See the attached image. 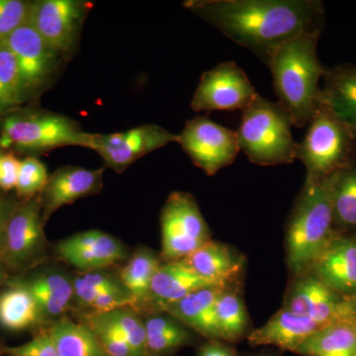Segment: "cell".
Listing matches in <instances>:
<instances>
[{
    "label": "cell",
    "instance_id": "obj_13",
    "mask_svg": "<svg viewBox=\"0 0 356 356\" xmlns=\"http://www.w3.org/2000/svg\"><path fill=\"white\" fill-rule=\"evenodd\" d=\"M283 307L323 327L356 323V298L339 294L311 273L295 278Z\"/></svg>",
    "mask_w": 356,
    "mask_h": 356
},
{
    "label": "cell",
    "instance_id": "obj_22",
    "mask_svg": "<svg viewBox=\"0 0 356 356\" xmlns=\"http://www.w3.org/2000/svg\"><path fill=\"white\" fill-rule=\"evenodd\" d=\"M226 288L217 285L199 288L179 301L166 307L163 312L206 339H220L215 320V304Z\"/></svg>",
    "mask_w": 356,
    "mask_h": 356
},
{
    "label": "cell",
    "instance_id": "obj_20",
    "mask_svg": "<svg viewBox=\"0 0 356 356\" xmlns=\"http://www.w3.org/2000/svg\"><path fill=\"white\" fill-rule=\"evenodd\" d=\"M322 329V325L310 318L282 307L262 327L250 332L247 337L252 346H273L295 353L309 337Z\"/></svg>",
    "mask_w": 356,
    "mask_h": 356
},
{
    "label": "cell",
    "instance_id": "obj_2",
    "mask_svg": "<svg viewBox=\"0 0 356 356\" xmlns=\"http://www.w3.org/2000/svg\"><path fill=\"white\" fill-rule=\"evenodd\" d=\"M321 34L299 35L278 47L267 60L277 103L297 128L308 125L322 98L327 67L318 56Z\"/></svg>",
    "mask_w": 356,
    "mask_h": 356
},
{
    "label": "cell",
    "instance_id": "obj_15",
    "mask_svg": "<svg viewBox=\"0 0 356 356\" xmlns=\"http://www.w3.org/2000/svg\"><path fill=\"white\" fill-rule=\"evenodd\" d=\"M58 261L77 273L104 270L127 261L128 248L118 238L100 229H89L60 241L55 248Z\"/></svg>",
    "mask_w": 356,
    "mask_h": 356
},
{
    "label": "cell",
    "instance_id": "obj_8",
    "mask_svg": "<svg viewBox=\"0 0 356 356\" xmlns=\"http://www.w3.org/2000/svg\"><path fill=\"white\" fill-rule=\"evenodd\" d=\"M161 228L163 262L186 259L212 240L197 201L188 192L168 196L161 212Z\"/></svg>",
    "mask_w": 356,
    "mask_h": 356
},
{
    "label": "cell",
    "instance_id": "obj_23",
    "mask_svg": "<svg viewBox=\"0 0 356 356\" xmlns=\"http://www.w3.org/2000/svg\"><path fill=\"white\" fill-rule=\"evenodd\" d=\"M142 314L146 329L149 356H175L178 351L194 346L200 337L191 327L163 311Z\"/></svg>",
    "mask_w": 356,
    "mask_h": 356
},
{
    "label": "cell",
    "instance_id": "obj_35",
    "mask_svg": "<svg viewBox=\"0 0 356 356\" xmlns=\"http://www.w3.org/2000/svg\"><path fill=\"white\" fill-rule=\"evenodd\" d=\"M76 318L92 330L107 355L136 356L123 337L100 316H79Z\"/></svg>",
    "mask_w": 356,
    "mask_h": 356
},
{
    "label": "cell",
    "instance_id": "obj_3",
    "mask_svg": "<svg viewBox=\"0 0 356 356\" xmlns=\"http://www.w3.org/2000/svg\"><path fill=\"white\" fill-rule=\"evenodd\" d=\"M337 173L320 180L306 178L293 208L287 225L286 252L294 278L308 273L334 238L332 195Z\"/></svg>",
    "mask_w": 356,
    "mask_h": 356
},
{
    "label": "cell",
    "instance_id": "obj_7",
    "mask_svg": "<svg viewBox=\"0 0 356 356\" xmlns=\"http://www.w3.org/2000/svg\"><path fill=\"white\" fill-rule=\"evenodd\" d=\"M44 225L39 196L18 201L7 224L0 250V261L13 277L47 261L49 243Z\"/></svg>",
    "mask_w": 356,
    "mask_h": 356
},
{
    "label": "cell",
    "instance_id": "obj_37",
    "mask_svg": "<svg viewBox=\"0 0 356 356\" xmlns=\"http://www.w3.org/2000/svg\"><path fill=\"white\" fill-rule=\"evenodd\" d=\"M3 353L8 356H58L48 327L34 332L27 343L16 346H6Z\"/></svg>",
    "mask_w": 356,
    "mask_h": 356
},
{
    "label": "cell",
    "instance_id": "obj_41",
    "mask_svg": "<svg viewBox=\"0 0 356 356\" xmlns=\"http://www.w3.org/2000/svg\"><path fill=\"white\" fill-rule=\"evenodd\" d=\"M11 277H13V275L9 273L7 267L4 266L3 262L0 261V288L6 286Z\"/></svg>",
    "mask_w": 356,
    "mask_h": 356
},
{
    "label": "cell",
    "instance_id": "obj_45",
    "mask_svg": "<svg viewBox=\"0 0 356 356\" xmlns=\"http://www.w3.org/2000/svg\"><path fill=\"white\" fill-rule=\"evenodd\" d=\"M2 356H8V355H4V353H3V355H2Z\"/></svg>",
    "mask_w": 356,
    "mask_h": 356
},
{
    "label": "cell",
    "instance_id": "obj_1",
    "mask_svg": "<svg viewBox=\"0 0 356 356\" xmlns=\"http://www.w3.org/2000/svg\"><path fill=\"white\" fill-rule=\"evenodd\" d=\"M184 6L266 65L281 44L325 25L320 0H187Z\"/></svg>",
    "mask_w": 356,
    "mask_h": 356
},
{
    "label": "cell",
    "instance_id": "obj_14",
    "mask_svg": "<svg viewBox=\"0 0 356 356\" xmlns=\"http://www.w3.org/2000/svg\"><path fill=\"white\" fill-rule=\"evenodd\" d=\"M177 140L178 135L161 126L143 124L123 132L95 134L91 149L102 156L106 168L122 173L138 159Z\"/></svg>",
    "mask_w": 356,
    "mask_h": 356
},
{
    "label": "cell",
    "instance_id": "obj_10",
    "mask_svg": "<svg viewBox=\"0 0 356 356\" xmlns=\"http://www.w3.org/2000/svg\"><path fill=\"white\" fill-rule=\"evenodd\" d=\"M92 4L86 0H35L28 23L65 62L76 53Z\"/></svg>",
    "mask_w": 356,
    "mask_h": 356
},
{
    "label": "cell",
    "instance_id": "obj_6",
    "mask_svg": "<svg viewBox=\"0 0 356 356\" xmlns=\"http://www.w3.org/2000/svg\"><path fill=\"white\" fill-rule=\"evenodd\" d=\"M308 125L297 144L296 159L306 166L308 179L332 177L356 156L355 136L322 98Z\"/></svg>",
    "mask_w": 356,
    "mask_h": 356
},
{
    "label": "cell",
    "instance_id": "obj_40",
    "mask_svg": "<svg viewBox=\"0 0 356 356\" xmlns=\"http://www.w3.org/2000/svg\"><path fill=\"white\" fill-rule=\"evenodd\" d=\"M16 196H10L8 194H0V250L3 242L4 234L9 219L13 215L14 209L18 203Z\"/></svg>",
    "mask_w": 356,
    "mask_h": 356
},
{
    "label": "cell",
    "instance_id": "obj_38",
    "mask_svg": "<svg viewBox=\"0 0 356 356\" xmlns=\"http://www.w3.org/2000/svg\"><path fill=\"white\" fill-rule=\"evenodd\" d=\"M21 159L10 152H1L0 154V192L8 194L15 191L19 175Z\"/></svg>",
    "mask_w": 356,
    "mask_h": 356
},
{
    "label": "cell",
    "instance_id": "obj_39",
    "mask_svg": "<svg viewBox=\"0 0 356 356\" xmlns=\"http://www.w3.org/2000/svg\"><path fill=\"white\" fill-rule=\"evenodd\" d=\"M196 356H238V351L231 343L220 339H206L198 346Z\"/></svg>",
    "mask_w": 356,
    "mask_h": 356
},
{
    "label": "cell",
    "instance_id": "obj_17",
    "mask_svg": "<svg viewBox=\"0 0 356 356\" xmlns=\"http://www.w3.org/2000/svg\"><path fill=\"white\" fill-rule=\"evenodd\" d=\"M104 170L105 168L88 170L65 165L49 175L46 186L39 196L44 224L60 208L100 193Z\"/></svg>",
    "mask_w": 356,
    "mask_h": 356
},
{
    "label": "cell",
    "instance_id": "obj_43",
    "mask_svg": "<svg viewBox=\"0 0 356 356\" xmlns=\"http://www.w3.org/2000/svg\"><path fill=\"white\" fill-rule=\"evenodd\" d=\"M6 346H4L3 343H1V341H0V356H2L3 355V350H4V348H6Z\"/></svg>",
    "mask_w": 356,
    "mask_h": 356
},
{
    "label": "cell",
    "instance_id": "obj_4",
    "mask_svg": "<svg viewBox=\"0 0 356 356\" xmlns=\"http://www.w3.org/2000/svg\"><path fill=\"white\" fill-rule=\"evenodd\" d=\"M95 134L86 132L67 115L22 106L0 120V149L35 156L65 147H92Z\"/></svg>",
    "mask_w": 356,
    "mask_h": 356
},
{
    "label": "cell",
    "instance_id": "obj_21",
    "mask_svg": "<svg viewBox=\"0 0 356 356\" xmlns=\"http://www.w3.org/2000/svg\"><path fill=\"white\" fill-rule=\"evenodd\" d=\"M194 273L208 283L229 287L238 280L245 259L225 243L211 240L185 259Z\"/></svg>",
    "mask_w": 356,
    "mask_h": 356
},
{
    "label": "cell",
    "instance_id": "obj_19",
    "mask_svg": "<svg viewBox=\"0 0 356 356\" xmlns=\"http://www.w3.org/2000/svg\"><path fill=\"white\" fill-rule=\"evenodd\" d=\"M205 286L212 284L199 277L185 259L163 262L152 280L147 305L142 313L163 311L189 293Z\"/></svg>",
    "mask_w": 356,
    "mask_h": 356
},
{
    "label": "cell",
    "instance_id": "obj_31",
    "mask_svg": "<svg viewBox=\"0 0 356 356\" xmlns=\"http://www.w3.org/2000/svg\"><path fill=\"white\" fill-rule=\"evenodd\" d=\"M118 275H112L106 269L104 270L77 273L74 276V302L72 312L79 315L88 308V306L100 295L107 292L124 291ZM127 291V290H126Z\"/></svg>",
    "mask_w": 356,
    "mask_h": 356
},
{
    "label": "cell",
    "instance_id": "obj_24",
    "mask_svg": "<svg viewBox=\"0 0 356 356\" xmlns=\"http://www.w3.org/2000/svg\"><path fill=\"white\" fill-rule=\"evenodd\" d=\"M0 327L9 332L33 334L47 327L31 293L13 277L0 288Z\"/></svg>",
    "mask_w": 356,
    "mask_h": 356
},
{
    "label": "cell",
    "instance_id": "obj_28",
    "mask_svg": "<svg viewBox=\"0 0 356 356\" xmlns=\"http://www.w3.org/2000/svg\"><path fill=\"white\" fill-rule=\"evenodd\" d=\"M301 356H356V323H339L312 334L297 348Z\"/></svg>",
    "mask_w": 356,
    "mask_h": 356
},
{
    "label": "cell",
    "instance_id": "obj_9",
    "mask_svg": "<svg viewBox=\"0 0 356 356\" xmlns=\"http://www.w3.org/2000/svg\"><path fill=\"white\" fill-rule=\"evenodd\" d=\"M17 64L24 106H37L41 96L55 83L65 60L29 23L6 40Z\"/></svg>",
    "mask_w": 356,
    "mask_h": 356
},
{
    "label": "cell",
    "instance_id": "obj_36",
    "mask_svg": "<svg viewBox=\"0 0 356 356\" xmlns=\"http://www.w3.org/2000/svg\"><path fill=\"white\" fill-rule=\"evenodd\" d=\"M31 6L32 1L27 0H0V42L27 24Z\"/></svg>",
    "mask_w": 356,
    "mask_h": 356
},
{
    "label": "cell",
    "instance_id": "obj_12",
    "mask_svg": "<svg viewBox=\"0 0 356 356\" xmlns=\"http://www.w3.org/2000/svg\"><path fill=\"white\" fill-rule=\"evenodd\" d=\"M259 96L247 74L228 60L203 72L191 107L195 112L243 111Z\"/></svg>",
    "mask_w": 356,
    "mask_h": 356
},
{
    "label": "cell",
    "instance_id": "obj_32",
    "mask_svg": "<svg viewBox=\"0 0 356 356\" xmlns=\"http://www.w3.org/2000/svg\"><path fill=\"white\" fill-rule=\"evenodd\" d=\"M22 106L24 103L15 57L6 42H0V120Z\"/></svg>",
    "mask_w": 356,
    "mask_h": 356
},
{
    "label": "cell",
    "instance_id": "obj_18",
    "mask_svg": "<svg viewBox=\"0 0 356 356\" xmlns=\"http://www.w3.org/2000/svg\"><path fill=\"white\" fill-rule=\"evenodd\" d=\"M309 273L339 294L356 298V238L334 236Z\"/></svg>",
    "mask_w": 356,
    "mask_h": 356
},
{
    "label": "cell",
    "instance_id": "obj_5",
    "mask_svg": "<svg viewBox=\"0 0 356 356\" xmlns=\"http://www.w3.org/2000/svg\"><path fill=\"white\" fill-rule=\"evenodd\" d=\"M292 122L277 102L259 95L242 111L236 131L241 152L261 166L290 165L296 161Z\"/></svg>",
    "mask_w": 356,
    "mask_h": 356
},
{
    "label": "cell",
    "instance_id": "obj_16",
    "mask_svg": "<svg viewBox=\"0 0 356 356\" xmlns=\"http://www.w3.org/2000/svg\"><path fill=\"white\" fill-rule=\"evenodd\" d=\"M74 276L62 267L46 262L13 280L23 285L34 297L47 327L72 312Z\"/></svg>",
    "mask_w": 356,
    "mask_h": 356
},
{
    "label": "cell",
    "instance_id": "obj_34",
    "mask_svg": "<svg viewBox=\"0 0 356 356\" xmlns=\"http://www.w3.org/2000/svg\"><path fill=\"white\" fill-rule=\"evenodd\" d=\"M49 175L46 166L38 158L26 156L21 159L15 196L18 200H29L41 195Z\"/></svg>",
    "mask_w": 356,
    "mask_h": 356
},
{
    "label": "cell",
    "instance_id": "obj_42",
    "mask_svg": "<svg viewBox=\"0 0 356 356\" xmlns=\"http://www.w3.org/2000/svg\"><path fill=\"white\" fill-rule=\"evenodd\" d=\"M254 356H280L278 355H276V353H261V355H257Z\"/></svg>",
    "mask_w": 356,
    "mask_h": 356
},
{
    "label": "cell",
    "instance_id": "obj_29",
    "mask_svg": "<svg viewBox=\"0 0 356 356\" xmlns=\"http://www.w3.org/2000/svg\"><path fill=\"white\" fill-rule=\"evenodd\" d=\"M215 320L220 339L226 343H238L250 334V320L242 297L231 287L222 290L218 297Z\"/></svg>",
    "mask_w": 356,
    "mask_h": 356
},
{
    "label": "cell",
    "instance_id": "obj_30",
    "mask_svg": "<svg viewBox=\"0 0 356 356\" xmlns=\"http://www.w3.org/2000/svg\"><path fill=\"white\" fill-rule=\"evenodd\" d=\"M332 209L334 226L356 228V156L337 173Z\"/></svg>",
    "mask_w": 356,
    "mask_h": 356
},
{
    "label": "cell",
    "instance_id": "obj_44",
    "mask_svg": "<svg viewBox=\"0 0 356 356\" xmlns=\"http://www.w3.org/2000/svg\"><path fill=\"white\" fill-rule=\"evenodd\" d=\"M1 149H0V154H1ZM0 194H2L1 192H0Z\"/></svg>",
    "mask_w": 356,
    "mask_h": 356
},
{
    "label": "cell",
    "instance_id": "obj_11",
    "mask_svg": "<svg viewBox=\"0 0 356 356\" xmlns=\"http://www.w3.org/2000/svg\"><path fill=\"white\" fill-rule=\"evenodd\" d=\"M177 144L194 165L210 177L231 165L241 152L236 131L206 116H195L187 121L178 135Z\"/></svg>",
    "mask_w": 356,
    "mask_h": 356
},
{
    "label": "cell",
    "instance_id": "obj_33",
    "mask_svg": "<svg viewBox=\"0 0 356 356\" xmlns=\"http://www.w3.org/2000/svg\"><path fill=\"white\" fill-rule=\"evenodd\" d=\"M95 316H100L115 331L118 332L136 356H149L146 329L139 311L134 308H123Z\"/></svg>",
    "mask_w": 356,
    "mask_h": 356
},
{
    "label": "cell",
    "instance_id": "obj_25",
    "mask_svg": "<svg viewBox=\"0 0 356 356\" xmlns=\"http://www.w3.org/2000/svg\"><path fill=\"white\" fill-rule=\"evenodd\" d=\"M322 100L346 124L356 140V65L327 67Z\"/></svg>",
    "mask_w": 356,
    "mask_h": 356
},
{
    "label": "cell",
    "instance_id": "obj_27",
    "mask_svg": "<svg viewBox=\"0 0 356 356\" xmlns=\"http://www.w3.org/2000/svg\"><path fill=\"white\" fill-rule=\"evenodd\" d=\"M161 264L159 254L151 248L140 245L119 270V280L135 300L140 313L147 305L152 280Z\"/></svg>",
    "mask_w": 356,
    "mask_h": 356
},
{
    "label": "cell",
    "instance_id": "obj_26",
    "mask_svg": "<svg viewBox=\"0 0 356 356\" xmlns=\"http://www.w3.org/2000/svg\"><path fill=\"white\" fill-rule=\"evenodd\" d=\"M47 327L58 356H108L92 330L77 318L64 316Z\"/></svg>",
    "mask_w": 356,
    "mask_h": 356
}]
</instances>
